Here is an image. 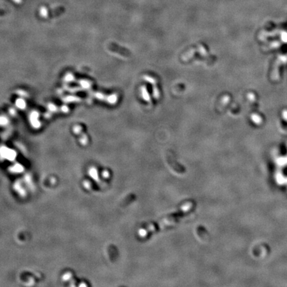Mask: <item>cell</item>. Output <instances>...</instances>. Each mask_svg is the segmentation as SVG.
Here are the masks:
<instances>
[{
	"mask_svg": "<svg viewBox=\"0 0 287 287\" xmlns=\"http://www.w3.org/2000/svg\"><path fill=\"white\" fill-rule=\"evenodd\" d=\"M287 61V56H281V57H279V59L277 60V61L276 62L275 64H280L279 65H276L274 67V69H273V71L272 73V79H277L278 76H279V66L281 65L282 63H285Z\"/></svg>",
	"mask_w": 287,
	"mask_h": 287,
	"instance_id": "obj_1",
	"label": "cell"
},
{
	"mask_svg": "<svg viewBox=\"0 0 287 287\" xmlns=\"http://www.w3.org/2000/svg\"><path fill=\"white\" fill-rule=\"evenodd\" d=\"M167 159H168V161L169 164L171 165L172 166V168L174 169H176L177 172H178L179 173H183L185 172L184 168H183L182 166H180V164H179V163L176 161H175L174 159H173L171 156L168 154V156H167Z\"/></svg>",
	"mask_w": 287,
	"mask_h": 287,
	"instance_id": "obj_2",
	"label": "cell"
},
{
	"mask_svg": "<svg viewBox=\"0 0 287 287\" xmlns=\"http://www.w3.org/2000/svg\"><path fill=\"white\" fill-rule=\"evenodd\" d=\"M13 1L17 2V3H20V2H21V0H13Z\"/></svg>",
	"mask_w": 287,
	"mask_h": 287,
	"instance_id": "obj_3",
	"label": "cell"
}]
</instances>
